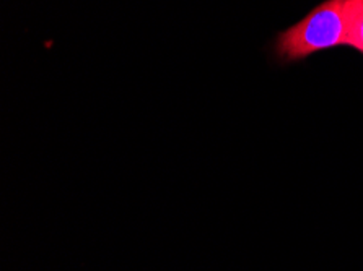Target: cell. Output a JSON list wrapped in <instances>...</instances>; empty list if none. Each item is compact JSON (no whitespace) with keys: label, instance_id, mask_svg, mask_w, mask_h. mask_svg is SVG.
<instances>
[{"label":"cell","instance_id":"cell-1","mask_svg":"<svg viewBox=\"0 0 363 271\" xmlns=\"http://www.w3.org/2000/svg\"><path fill=\"white\" fill-rule=\"evenodd\" d=\"M349 30L344 0H324L298 23L280 33L276 41L277 57L296 62L328 49L347 46Z\"/></svg>","mask_w":363,"mask_h":271},{"label":"cell","instance_id":"cell-2","mask_svg":"<svg viewBox=\"0 0 363 271\" xmlns=\"http://www.w3.org/2000/svg\"><path fill=\"white\" fill-rule=\"evenodd\" d=\"M344 5L349 30L347 47L363 54V0H344Z\"/></svg>","mask_w":363,"mask_h":271}]
</instances>
